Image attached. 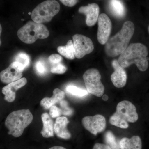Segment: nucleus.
I'll return each mask as SVG.
<instances>
[{
	"mask_svg": "<svg viewBox=\"0 0 149 149\" xmlns=\"http://www.w3.org/2000/svg\"><path fill=\"white\" fill-rule=\"evenodd\" d=\"M148 48L140 43L130 44L120 55L118 61L123 68L135 64L139 70L146 71L149 67Z\"/></svg>",
	"mask_w": 149,
	"mask_h": 149,
	"instance_id": "1",
	"label": "nucleus"
},
{
	"mask_svg": "<svg viewBox=\"0 0 149 149\" xmlns=\"http://www.w3.org/2000/svg\"><path fill=\"white\" fill-rule=\"evenodd\" d=\"M135 31L133 22H125L120 32L109 39L105 48L106 54L109 57H115L121 54L128 47Z\"/></svg>",
	"mask_w": 149,
	"mask_h": 149,
	"instance_id": "2",
	"label": "nucleus"
},
{
	"mask_svg": "<svg viewBox=\"0 0 149 149\" xmlns=\"http://www.w3.org/2000/svg\"><path fill=\"white\" fill-rule=\"evenodd\" d=\"M139 119L136 107L131 102L123 101L118 104L116 111L111 116V125L123 129L128 128V123H135Z\"/></svg>",
	"mask_w": 149,
	"mask_h": 149,
	"instance_id": "3",
	"label": "nucleus"
},
{
	"mask_svg": "<svg viewBox=\"0 0 149 149\" xmlns=\"http://www.w3.org/2000/svg\"><path fill=\"white\" fill-rule=\"evenodd\" d=\"M33 116L29 109H21L11 113L5 121L8 134L15 138L22 135L25 128L32 123Z\"/></svg>",
	"mask_w": 149,
	"mask_h": 149,
	"instance_id": "4",
	"label": "nucleus"
},
{
	"mask_svg": "<svg viewBox=\"0 0 149 149\" xmlns=\"http://www.w3.org/2000/svg\"><path fill=\"white\" fill-rule=\"evenodd\" d=\"M19 40L24 43L31 44L38 39L47 38L49 32L45 25L34 21H29L19 29L17 33Z\"/></svg>",
	"mask_w": 149,
	"mask_h": 149,
	"instance_id": "5",
	"label": "nucleus"
},
{
	"mask_svg": "<svg viewBox=\"0 0 149 149\" xmlns=\"http://www.w3.org/2000/svg\"><path fill=\"white\" fill-rule=\"evenodd\" d=\"M60 10V6L56 0H47L41 3L32 11L31 17L33 21L42 23L51 21Z\"/></svg>",
	"mask_w": 149,
	"mask_h": 149,
	"instance_id": "6",
	"label": "nucleus"
},
{
	"mask_svg": "<svg viewBox=\"0 0 149 149\" xmlns=\"http://www.w3.org/2000/svg\"><path fill=\"white\" fill-rule=\"evenodd\" d=\"M83 78L88 93L97 97L103 96L105 88L101 81V75L97 69L91 68L86 70Z\"/></svg>",
	"mask_w": 149,
	"mask_h": 149,
	"instance_id": "7",
	"label": "nucleus"
},
{
	"mask_svg": "<svg viewBox=\"0 0 149 149\" xmlns=\"http://www.w3.org/2000/svg\"><path fill=\"white\" fill-rule=\"evenodd\" d=\"M74 54L76 58L80 59L91 53L94 49L93 42L89 37L76 34L72 37Z\"/></svg>",
	"mask_w": 149,
	"mask_h": 149,
	"instance_id": "8",
	"label": "nucleus"
},
{
	"mask_svg": "<svg viewBox=\"0 0 149 149\" xmlns=\"http://www.w3.org/2000/svg\"><path fill=\"white\" fill-rule=\"evenodd\" d=\"M25 69L21 63L15 61L0 73V79L2 83L9 84L21 79Z\"/></svg>",
	"mask_w": 149,
	"mask_h": 149,
	"instance_id": "9",
	"label": "nucleus"
},
{
	"mask_svg": "<svg viewBox=\"0 0 149 149\" xmlns=\"http://www.w3.org/2000/svg\"><path fill=\"white\" fill-rule=\"evenodd\" d=\"M82 124L86 130L95 136L104 131L106 127L105 118L100 114L85 116L82 119Z\"/></svg>",
	"mask_w": 149,
	"mask_h": 149,
	"instance_id": "10",
	"label": "nucleus"
},
{
	"mask_svg": "<svg viewBox=\"0 0 149 149\" xmlns=\"http://www.w3.org/2000/svg\"><path fill=\"white\" fill-rule=\"evenodd\" d=\"M97 38L99 43L104 45L108 41L111 32L112 23L109 17L104 13L100 15L98 19Z\"/></svg>",
	"mask_w": 149,
	"mask_h": 149,
	"instance_id": "11",
	"label": "nucleus"
},
{
	"mask_svg": "<svg viewBox=\"0 0 149 149\" xmlns=\"http://www.w3.org/2000/svg\"><path fill=\"white\" fill-rule=\"evenodd\" d=\"M114 71L111 76V79L113 85L116 88L124 87L127 81V74L124 68L118 63V60H114L112 62Z\"/></svg>",
	"mask_w": 149,
	"mask_h": 149,
	"instance_id": "12",
	"label": "nucleus"
},
{
	"mask_svg": "<svg viewBox=\"0 0 149 149\" xmlns=\"http://www.w3.org/2000/svg\"><path fill=\"white\" fill-rule=\"evenodd\" d=\"M78 11L85 15L86 17V24L90 27L94 26L98 19L100 8L99 6L95 3L81 7L78 10Z\"/></svg>",
	"mask_w": 149,
	"mask_h": 149,
	"instance_id": "13",
	"label": "nucleus"
},
{
	"mask_svg": "<svg viewBox=\"0 0 149 149\" xmlns=\"http://www.w3.org/2000/svg\"><path fill=\"white\" fill-rule=\"evenodd\" d=\"M27 83V79L25 77H23L9 83L3 88L2 92L5 95V100L8 102H13L16 97V91L23 87Z\"/></svg>",
	"mask_w": 149,
	"mask_h": 149,
	"instance_id": "14",
	"label": "nucleus"
},
{
	"mask_svg": "<svg viewBox=\"0 0 149 149\" xmlns=\"http://www.w3.org/2000/svg\"><path fill=\"white\" fill-rule=\"evenodd\" d=\"M69 123L67 118L65 116L57 118L54 125V132L58 137L65 140L71 138V134L67 128Z\"/></svg>",
	"mask_w": 149,
	"mask_h": 149,
	"instance_id": "15",
	"label": "nucleus"
},
{
	"mask_svg": "<svg viewBox=\"0 0 149 149\" xmlns=\"http://www.w3.org/2000/svg\"><path fill=\"white\" fill-rule=\"evenodd\" d=\"M65 97V94L63 91L58 88H56L53 91V95L52 97L44 98L40 102V105L45 109H49L55 104L60 102L64 99Z\"/></svg>",
	"mask_w": 149,
	"mask_h": 149,
	"instance_id": "16",
	"label": "nucleus"
},
{
	"mask_svg": "<svg viewBox=\"0 0 149 149\" xmlns=\"http://www.w3.org/2000/svg\"><path fill=\"white\" fill-rule=\"evenodd\" d=\"M43 127L41 134L44 138H49L54 136V123L49 115L45 113L41 116Z\"/></svg>",
	"mask_w": 149,
	"mask_h": 149,
	"instance_id": "17",
	"label": "nucleus"
},
{
	"mask_svg": "<svg viewBox=\"0 0 149 149\" xmlns=\"http://www.w3.org/2000/svg\"><path fill=\"white\" fill-rule=\"evenodd\" d=\"M120 149H142V143L139 136H133L130 139L123 138L120 141Z\"/></svg>",
	"mask_w": 149,
	"mask_h": 149,
	"instance_id": "18",
	"label": "nucleus"
},
{
	"mask_svg": "<svg viewBox=\"0 0 149 149\" xmlns=\"http://www.w3.org/2000/svg\"><path fill=\"white\" fill-rule=\"evenodd\" d=\"M109 5L111 11L114 16L121 18L125 15V6L119 0H110Z\"/></svg>",
	"mask_w": 149,
	"mask_h": 149,
	"instance_id": "19",
	"label": "nucleus"
},
{
	"mask_svg": "<svg viewBox=\"0 0 149 149\" xmlns=\"http://www.w3.org/2000/svg\"><path fill=\"white\" fill-rule=\"evenodd\" d=\"M57 50L59 53L67 58L73 59L75 57L74 46L72 40H69L66 45L58 47Z\"/></svg>",
	"mask_w": 149,
	"mask_h": 149,
	"instance_id": "20",
	"label": "nucleus"
},
{
	"mask_svg": "<svg viewBox=\"0 0 149 149\" xmlns=\"http://www.w3.org/2000/svg\"><path fill=\"white\" fill-rule=\"evenodd\" d=\"M105 140L107 145L112 149H120V141L116 139L111 131H108L105 135Z\"/></svg>",
	"mask_w": 149,
	"mask_h": 149,
	"instance_id": "21",
	"label": "nucleus"
},
{
	"mask_svg": "<svg viewBox=\"0 0 149 149\" xmlns=\"http://www.w3.org/2000/svg\"><path fill=\"white\" fill-rule=\"evenodd\" d=\"M66 91L68 93L72 95L78 97H85L88 95V91L74 85H68L66 87Z\"/></svg>",
	"mask_w": 149,
	"mask_h": 149,
	"instance_id": "22",
	"label": "nucleus"
},
{
	"mask_svg": "<svg viewBox=\"0 0 149 149\" xmlns=\"http://www.w3.org/2000/svg\"><path fill=\"white\" fill-rule=\"evenodd\" d=\"M15 61L21 63L26 68L29 67L30 65V57L27 54L24 53H20L17 55Z\"/></svg>",
	"mask_w": 149,
	"mask_h": 149,
	"instance_id": "23",
	"label": "nucleus"
},
{
	"mask_svg": "<svg viewBox=\"0 0 149 149\" xmlns=\"http://www.w3.org/2000/svg\"><path fill=\"white\" fill-rule=\"evenodd\" d=\"M36 72L39 75H43L46 74L47 71V66L42 61H38L35 65Z\"/></svg>",
	"mask_w": 149,
	"mask_h": 149,
	"instance_id": "24",
	"label": "nucleus"
},
{
	"mask_svg": "<svg viewBox=\"0 0 149 149\" xmlns=\"http://www.w3.org/2000/svg\"><path fill=\"white\" fill-rule=\"evenodd\" d=\"M67 68L66 67L63 65L62 63L54 65H52L51 69V72L53 73L62 74L66 72Z\"/></svg>",
	"mask_w": 149,
	"mask_h": 149,
	"instance_id": "25",
	"label": "nucleus"
},
{
	"mask_svg": "<svg viewBox=\"0 0 149 149\" xmlns=\"http://www.w3.org/2000/svg\"><path fill=\"white\" fill-rule=\"evenodd\" d=\"M62 59V57L61 56L57 54L51 55L48 58L49 62L52 65L61 63Z\"/></svg>",
	"mask_w": 149,
	"mask_h": 149,
	"instance_id": "26",
	"label": "nucleus"
},
{
	"mask_svg": "<svg viewBox=\"0 0 149 149\" xmlns=\"http://www.w3.org/2000/svg\"><path fill=\"white\" fill-rule=\"evenodd\" d=\"M61 113V110L56 106H53L50 108L49 114L52 117L54 118L59 117Z\"/></svg>",
	"mask_w": 149,
	"mask_h": 149,
	"instance_id": "27",
	"label": "nucleus"
},
{
	"mask_svg": "<svg viewBox=\"0 0 149 149\" xmlns=\"http://www.w3.org/2000/svg\"><path fill=\"white\" fill-rule=\"evenodd\" d=\"M64 5L68 7H73L76 4L77 0H59Z\"/></svg>",
	"mask_w": 149,
	"mask_h": 149,
	"instance_id": "28",
	"label": "nucleus"
},
{
	"mask_svg": "<svg viewBox=\"0 0 149 149\" xmlns=\"http://www.w3.org/2000/svg\"><path fill=\"white\" fill-rule=\"evenodd\" d=\"M93 149H112L107 144L99 143H97L94 145Z\"/></svg>",
	"mask_w": 149,
	"mask_h": 149,
	"instance_id": "29",
	"label": "nucleus"
},
{
	"mask_svg": "<svg viewBox=\"0 0 149 149\" xmlns=\"http://www.w3.org/2000/svg\"><path fill=\"white\" fill-rule=\"evenodd\" d=\"M49 149H66L64 147L62 146H54L50 148Z\"/></svg>",
	"mask_w": 149,
	"mask_h": 149,
	"instance_id": "30",
	"label": "nucleus"
},
{
	"mask_svg": "<svg viewBox=\"0 0 149 149\" xmlns=\"http://www.w3.org/2000/svg\"><path fill=\"white\" fill-rule=\"evenodd\" d=\"M108 96L107 95H103L102 99L104 100L107 101L108 100Z\"/></svg>",
	"mask_w": 149,
	"mask_h": 149,
	"instance_id": "31",
	"label": "nucleus"
},
{
	"mask_svg": "<svg viewBox=\"0 0 149 149\" xmlns=\"http://www.w3.org/2000/svg\"><path fill=\"white\" fill-rule=\"evenodd\" d=\"M2 30V29L1 25V24H0V46H1V34Z\"/></svg>",
	"mask_w": 149,
	"mask_h": 149,
	"instance_id": "32",
	"label": "nucleus"
},
{
	"mask_svg": "<svg viewBox=\"0 0 149 149\" xmlns=\"http://www.w3.org/2000/svg\"><path fill=\"white\" fill-rule=\"evenodd\" d=\"M148 32L149 33V26H148Z\"/></svg>",
	"mask_w": 149,
	"mask_h": 149,
	"instance_id": "33",
	"label": "nucleus"
}]
</instances>
